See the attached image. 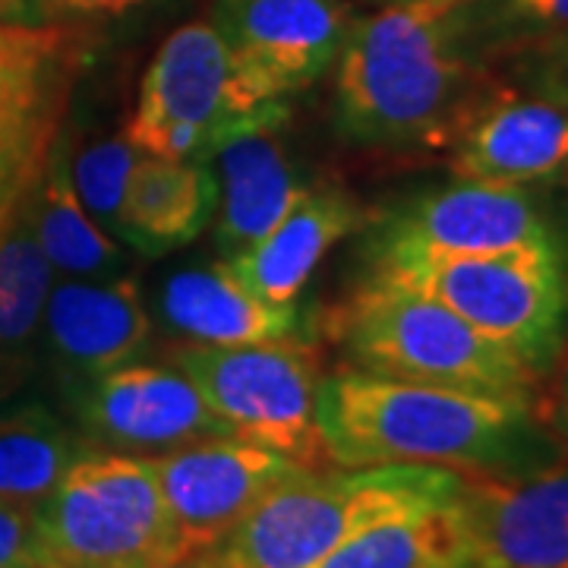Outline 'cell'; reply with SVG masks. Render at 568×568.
<instances>
[{"mask_svg":"<svg viewBox=\"0 0 568 568\" xmlns=\"http://www.w3.org/2000/svg\"><path fill=\"white\" fill-rule=\"evenodd\" d=\"M316 420L335 467L525 470L521 462L540 443L530 398L407 383L354 366L320 379Z\"/></svg>","mask_w":568,"mask_h":568,"instance_id":"cell-1","label":"cell"},{"mask_svg":"<svg viewBox=\"0 0 568 568\" xmlns=\"http://www.w3.org/2000/svg\"><path fill=\"white\" fill-rule=\"evenodd\" d=\"M470 58L462 7L410 0L351 20L335 61L342 136L383 149L455 140L467 121Z\"/></svg>","mask_w":568,"mask_h":568,"instance_id":"cell-2","label":"cell"},{"mask_svg":"<svg viewBox=\"0 0 568 568\" xmlns=\"http://www.w3.org/2000/svg\"><path fill=\"white\" fill-rule=\"evenodd\" d=\"M458 470L426 465L304 470L284 480L224 537L231 568H316L347 540L414 511L446 506Z\"/></svg>","mask_w":568,"mask_h":568,"instance_id":"cell-3","label":"cell"},{"mask_svg":"<svg viewBox=\"0 0 568 568\" xmlns=\"http://www.w3.org/2000/svg\"><path fill=\"white\" fill-rule=\"evenodd\" d=\"M328 335L354 369L376 376L521 395L540 379L521 357L489 342L446 304L414 287L366 275L328 316Z\"/></svg>","mask_w":568,"mask_h":568,"instance_id":"cell-4","label":"cell"},{"mask_svg":"<svg viewBox=\"0 0 568 568\" xmlns=\"http://www.w3.org/2000/svg\"><path fill=\"white\" fill-rule=\"evenodd\" d=\"M369 275L414 287L446 304L489 342L540 376L559 354L568 320L562 250L493 256H398L369 263Z\"/></svg>","mask_w":568,"mask_h":568,"instance_id":"cell-5","label":"cell"},{"mask_svg":"<svg viewBox=\"0 0 568 568\" xmlns=\"http://www.w3.org/2000/svg\"><path fill=\"white\" fill-rule=\"evenodd\" d=\"M36 521L44 568H149L183 552L145 455L82 452Z\"/></svg>","mask_w":568,"mask_h":568,"instance_id":"cell-6","label":"cell"},{"mask_svg":"<svg viewBox=\"0 0 568 568\" xmlns=\"http://www.w3.org/2000/svg\"><path fill=\"white\" fill-rule=\"evenodd\" d=\"M174 366L196 383L231 436L272 448L306 470H328L332 458L316 420L320 364L306 338L265 345H190Z\"/></svg>","mask_w":568,"mask_h":568,"instance_id":"cell-7","label":"cell"},{"mask_svg":"<svg viewBox=\"0 0 568 568\" xmlns=\"http://www.w3.org/2000/svg\"><path fill=\"white\" fill-rule=\"evenodd\" d=\"M256 111L219 26L186 22L149 63L123 136L152 159L203 162L212 142Z\"/></svg>","mask_w":568,"mask_h":568,"instance_id":"cell-8","label":"cell"},{"mask_svg":"<svg viewBox=\"0 0 568 568\" xmlns=\"http://www.w3.org/2000/svg\"><path fill=\"white\" fill-rule=\"evenodd\" d=\"M80 67L70 36L0 22V234L39 193Z\"/></svg>","mask_w":568,"mask_h":568,"instance_id":"cell-9","label":"cell"},{"mask_svg":"<svg viewBox=\"0 0 568 568\" xmlns=\"http://www.w3.org/2000/svg\"><path fill=\"white\" fill-rule=\"evenodd\" d=\"M562 250L525 186L458 181L388 212L369 237V263L398 256H493Z\"/></svg>","mask_w":568,"mask_h":568,"instance_id":"cell-10","label":"cell"},{"mask_svg":"<svg viewBox=\"0 0 568 568\" xmlns=\"http://www.w3.org/2000/svg\"><path fill=\"white\" fill-rule=\"evenodd\" d=\"M212 22L231 48L246 99L265 108L335 67L351 10L347 0H219Z\"/></svg>","mask_w":568,"mask_h":568,"instance_id":"cell-11","label":"cell"},{"mask_svg":"<svg viewBox=\"0 0 568 568\" xmlns=\"http://www.w3.org/2000/svg\"><path fill=\"white\" fill-rule=\"evenodd\" d=\"M149 462L183 552L219 547L272 489L306 470L237 436L196 439Z\"/></svg>","mask_w":568,"mask_h":568,"instance_id":"cell-12","label":"cell"},{"mask_svg":"<svg viewBox=\"0 0 568 568\" xmlns=\"http://www.w3.org/2000/svg\"><path fill=\"white\" fill-rule=\"evenodd\" d=\"M455 508L477 568H568V462L458 470Z\"/></svg>","mask_w":568,"mask_h":568,"instance_id":"cell-13","label":"cell"},{"mask_svg":"<svg viewBox=\"0 0 568 568\" xmlns=\"http://www.w3.org/2000/svg\"><path fill=\"white\" fill-rule=\"evenodd\" d=\"M77 414L95 443L126 455L231 436L181 366L123 364L77 386Z\"/></svg>","mask_w":568,"mask_h":568,"instance_id":"cell-14","label":"cell"},{"mask_svg":"<svg viewBox=\"0 0 568 568\" xmlns=\"http://www.w3.org/2000/svg\"><path fill=\"white\" fill-rule=\"evenodd\" d=\"M284 121L287 104H265L222 133L203 155L215 178V246L222 260L263 241L313 190L284 149Z\"/></svg>","mask_w":568,"mask_h":568,"instance_id":"cell-15","label":"cell"},{"mask_svg":"<svg viewBox=\"0 0 568 568\" xmlns=\"http://www.w3.org/2000/svg\"><path fill=\"white\" fill-rule=\"evenodd\" d=\"M568 168V104L544 95L499 99L467 114L455 133L458 181L528 186Z\"/></svg>","mask_w":568,"mask_h":568,"instance_id":"cell-16","label":"cell"},{"mask_svg":"<svg viewBox=\"0 0 568 568\" xmlns=\"http://www.w3.org/2000/svg\"><path fill=\"white\" fill-rule=\"evenodd\" d=\"M41 320L54 361L77 379V386L133 364L152 338L149 310L130 278H70L51 287Z\"/></svg>","mask_w":568,"mask_h":568,"instance_id":"cell-17","label":"cell"},{"mask_svg":"<svg viewBox=\"0 0 568 568\" xmlns=\"http://www.w3.org/2000/svg\"><path fill=\"white\" fill-rule=\"evenodd\" d=\"M361 205L342 186H313L263 241L234 260H222L231 275L268 304H297L310 275L320 268L325 253L357 231Z\"/></svg>","mask_w":568,"mask_h":568,"instance_id":"cell-18","label":"cell"},{"mask_svg":"<svg viewBox=\"0 0 568 568\" xmlns=\"http://www.w3.org/2000/svg\"><path fill=\"white\" fill-rule=\"evenodd\" d=\"M168 323L196 345L234 347L306 338L301 304H268L224 263L174 272L162 287Z\"/></svg>","mask_w":568,"mask_h":568,"instance_id":"cell-19","label":"cell"},{"mask_svg":"<svg viewBox=\"0 0 568 568\" xmlns=\"http://www.w3.org/2000/svg\"><path fill=\"white\" fill-rule=\"evenodd\" d=\"M215 219V178L205 162L142 155L123 196L121 241L145 256L193 244Z\"/></svg>","mask_w":568,"mask_h":568,"instance_id":"cell-20","label":"cell"},{"mask_svg":"<svg viewBox=\"0 0 568 568\" xmlns=\"http://www.w3.org/2000/svg\"><path fill=\"white\" fill-rule=\"evenodd\" d=\"M36 231L51 268L70 278H111L121 268L114 237L104 234L77 196L70 178V142L63 133L36 193Z\"/></svg>","mask_w":568,"mask_h":568,"instance_id":"cell-21","label":"cell"},{"mask_svg":"<svg viewBox=\"0 0 568 568\" xmlns=\"http://www.w3.org/2000/svg\"><path fill=\"white\" fill-rule=\"evenodd\" d=\"M316 568H477L455 499L347 540Z\"/></svg>","mask_w":568,"mask_h":568,"instance_id":"cell-22","label":"cell"},{"mask_svg":"<svg viewBox=\"0 0 568 568\" xmlns=\"http://www.w3.org/2000/svg\"><path fill=\"white\" fill-rule=\"evenodd\" d=\"M82 455L77 436L41 405L0 417V499L39 508Z\"/></svg>","mask_w":568,"mask_h":568,"instance_id":"cell-23","label":"cell"},{"mask_svg":"<svg viewBox=\"0 0 568 568\" xmlns=\"http://www.w3.org/2000/svg\"><path fill=\"white\" fill-rule=\"evenodd\" d=\"M51 294V263L36 231V200L22 205L0 234V347L22 345Z\"/></svg>","mask_w":568,"mask_h":568,"instance_id":"cell-24","label":"cell"},{"mask_svg":"<svg viewBox=\"0 0 568 568\" xmlns=\"http://www.w3.org/2000/svg\"><path fill=\"white\" fill-rule=\"evenodd\" d=\"M470 51H530L568 32V0H474L465 3Z\"/></svg>","mask_w":568,"mask_h":568,"instance_id":"cell-25","label":"cell"},{"mask_svg":"<svg viewBox=\"0 0 568 568\" xmlns=\"http://www.w3.org/2000/svg\"><path fill=\"white\" fill-rule=\"evenodd\" d=\"M140 159L142 152L126 136L99 140L80 149L77 159L70 155V178L77 196L108 237H121L123 196Z\"/></svg>","mask_w":568,"mask_h":568,"instance_id":"cell-26","label":"cell"},{"mask_svg":"<svg viewBox=\"0 0 568 568\" xmlns=\"http://www.w3.org/2000/svg\"><path fill=\"white\" fill-rule=\"evenodd\" d=\"M0 568H44L36 508L0 499Z\"/></svg>","mask_w":568,"mask_h":568,"instance_id":"cell-27","label":"cell"},{"mask_svg":"<svg viewBox=\"0 0 568 568\" xmlns=\"http://www.w3.org/2000/svg\"><path fill=\"white\" fill-rule=\"evenodd\" d=\"M530 54V85L537 95L568 104V32L559 39L537 44Z\"/></svg>","mask_w":568,"mask_h":568,"instance_id":"cell-28","label":"cell"},{"mask_svg":"<svg viewBox=\"0 0 568 568\" xmlns=\"http://www.w3.org/2000/svg\"><path fill=\"white\" fill-rule=\"evenodd\" d=\"M29 17H58V20H121L140 10L149 0H26Z\"/></svg>","mask_w":568,"mask_h":568,"instance_id":"cell-29","label":"cell"},{"mask_svg":"<svg viewBox=\"0 0 568 568\" xmlns=\"http://www.w3.org/2000/svg\"><path fill=\"white\" fill-rule=\"evenodd\" d=\"M537 410H540V424L547 426V433L559 443L562 455L568 458V366Z\"/></svg>","mask_w":568,"mask_h":568,"instance_id":"cell-30","label":"cell"},{"mask_svg":"<svg viewBox=\"0 0 568 568\" xmlns=\"http://www.w3.org/2000/svg\"><path fill=\"white\" fill-rule=\"evenodd\" d=\"M149 568H231V562L224 559L222 547H209V549H190V552H181V556H171L159 566Z\"/></svg>","mask_w":568,"mask_h":568,"instance_id":"cell-31","label":"cell"},{"mask_svg":"<svg viewBox=\"0 0 568 568\" xmlns=\"http://www.w3.org/2000/svg\"><path fill=\"white\" fill-rule=\"evenodd\" d=\"M383 3H410V0H383ZM426 3H448V7H465L474 0H426Z\"/></svg>","mask_w":568,"mask_h":568,"instance_id":"cell-32","label":"cell"}]
</instances>
